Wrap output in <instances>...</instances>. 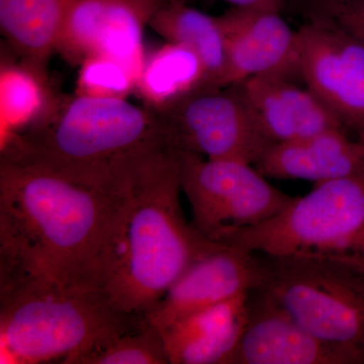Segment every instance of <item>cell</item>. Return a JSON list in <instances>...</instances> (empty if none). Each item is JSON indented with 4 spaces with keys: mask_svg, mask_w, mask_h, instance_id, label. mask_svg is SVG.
I'll use <instances>...</instances> for the list:
<instances>
[{
    "mask_svg": "<svg viewBox=\"0 0 364 364\" xmlns=\"http://www.w3.org/2000/svg\"><path fill=\"white\" fill-rule=\"evenodd\" d=\"M147 323L146 316L117 310L92 284L65 286L35 277L0 280L6 363L76 364L88 352Z\"/></svg>",
    "mask_w": 364,
    "mask_h": 364,
    "instance_id": "277c9868",
    "label": "cell"
},
{
    "mask_svg": "<svg viewBox=\"0 0 364 364\" xmlns=\"http://www.w3.org/2000/svg\"><path fill=\"white\" fill-rule=\"evenodd\" d=\"M16 57L2 53L0 64L1 144L49 123L65 100L55 92L46 67Z\"/></svg>",
    "mask_w": 364,
    "mask_h": 364,
    "instance_id": "e0dca14e",
    "label": "cell"
},
{
    "mask_svg": "<svg viewBox=\"0 0 364 364\" xmlns=\"http://www.w3.org/2000/svg\"><path fill=\"white\" fill-rule=\"evenodd\" d=\"M218 18L226 48L222 88L262 74L301 77L298 32L280 13L233 6Z\"/></svg>",
    "mask_w": 364,
    "mask_h": 364,
    "instance_id": "4fadbf2b",
    "label": "cell"
},
{
    "mask_svg": "<svg viewBox=\"0 0 364 364\" xmlns=\"http://www.w3.org/2000/svg\"><path fill=\"white\" fill-rule=\"evenodd\" d=\"M257 254L259 289L306 331L364 364V273L332 261Z\"/></svg>",
    "mask_w": 364,
    "mask_h": 364,
    "instance_id": "8992f818",
    "label": "cell"
},
{
    "mask_svg": "<svg viewBox=\"0 0 364 364\" xmlns=\"http://www.w3.org/2000/svg\"><path fill=\"white\" fill-rule=\"evenodd\" d=\"M76 364H169V359L161 332L148 321L88 352Z\"/></svg>",
    "mask_w": 364,
    "mask_h": 364,
    "instance_id": "44dd1931",
    "label": "cell"
},
{
    "mask_svg": "<svg viewBox=\"0 0 364 364\" xmlns=\"http://www.w3.org/2000/svg\"><path fill=\"white\" fill-rule=\"evenodd\" d=\"M272 144L289 142L324 132L344 130L308 87L280 74H262L237 83Z\"/></svg>",
    "mask_w": 364,
    "mask_h": 364,
    "instance_id": "5bb4252c",
    "label": "cell"
},
{
    "mask_svg": "<svg viewBox=\"0 0 364 364\" xmlns=\"http://www.w3.org/2000/svg\"><path fill=\"white\" fill-rule=\"evenodd\" d=\"M223 243L254 253L332 261L364 273V172L315 184L279 215Z\"/></svg>",
    "mask_w": 364,
    "mask_h": 364,
    "instance_id": "5b68a950",
    "label": "cell"
},
{
    "mask_svg": "<svg viewBox=\"0 0 364 364\" xmlns=\"http://www.w3.org/2000/svg\"><path fill=\"white\" fill-rule=\"evenodd\" d=\"M262 282L257 253L220 243L193 261L146 317L162 332L182 318L259 289Z\"/></svg>",
    "mask_w": 364,
    "mask_h": 364,
    "instance_id": "8fae6325",
    "label": "cell"
},
{
    "mask_svg": "<svg viewBox=\"0 0 364 364\" xmlns=\"http://www.w3.org/2000/svg\"><path fill=\"white\" fill-rule=\"evenodd\" d=\"M255 168L265 177L301 179L315 184L364 172V150L346 131L332 130L318 135L275 143Z\"/></svg>",
    "mask_w": 364,
    "mask_h": 364,
    "instance_id": "9a60e30c",
    "label": "cell"
},
{
    "mask_svg": "<svg viewBox=\"0 0 364 364\" xmlns=\"http://www.w3.org/2000/svg\"><path fill=\"white\" fill-rule=\"evenodd\" d=\"M78 67L75 88L78 97L127 100L135 93V74L116 59L91 54Z\"/></svg>",
    "mask_w": 364,
    "mask_h": 364,
    "instance_id": "7402d4cb",
    "label": "cell"
},
{
    "mask_svg": "<svg viewBox=\"0 0 364 364\" xmlns=\"http://www.w3.org/2000/svg\"><path fill=\"white\" fill-rule=\"evenodd\" d=\"M181 191L191 210L193 225L205 238L223 243L237 232L257 226L294 202L248 163L203 159L176 151Z\"/></svg>",
    "mask_w": 364,
    "mask_h": 364,
    "instance_id": "52a82bcc",
    "label": "cell"
},
{
    "mask_svg": "<svg viewBox=\"0 0 364 364\" xmlns=\"http://www.w3.org/2000/svg\"><path fill=\"white\" fill-rule=\"evenodd\" d=\"M306 21L336 26L364 45V0H289Z\"/></svg>",
    "mask_w": 364,
    "mask_h": 364,
    "instance_id": "603a6c76",
    "label": "cell"
},
{
    "mask_svg": "<svg viewBox=\"0 0 364 364\" xmlns=\"http://www.w3.org/2000/svg\"><path fill=\"white\" fill-rule=\"evenodd\" d=\"M358 142L361 144V146H363V148L364 150V135L358 136Z\"/></svg>",
    "mask_w": 364,
    "mask_h": 364,
    "instance_id": "d4e9b609",
    "label": "cell"
},
{
    "mask_svg": "<svg viewBox=\"0 0 364 364\" xmlns=\"http://www.w3.org/2000/svg\"><path fill=\"white\" fill-rule=\"evenodd\" d=\"M116 196L0 159V279L98 287V249Z\"/></svg>",
    "mask_w": 364,
    "mask_h": 364,
    "instance_id": "7a4b0ae2",
    "label": "cell"
},
{
    "mask_svg": "<svg viewBox=\"0 0 364 364\" xmlns=\"http://www.w3.org/2000/svg\"><path fill=\"white\" fill-rule=\"evenodd\" d=\"M229 364H356L314 336L262 289L247 294V321Z\"/></svg>",
    "mask_w": 364,
    "mask_h": 364,
    "instance_id": "7c38bea8",
    "label": "cell"
},
{
    "mask_svg": "<svg viewBox=\"0 0 364 364\" xmlns=\"http://www.w3.org/2000/svg\"><path fill=\"white\" fill-rule=\"evenodd\" d=\"M167 0H78L69 11L57 45L67 63L79 66L91 54L116 59L138 79L146 54L143 37Z\"/></svg>",
    "mask_w": 364,
    "mask_h": 364,
    "instance_id": "30bf717a",
    "label": "cell"
},
{
    "mask_svg": "<svg viewBox=\"0 0 364 364\" xmlns=\"http://www.w3.org/2000/svg\"><path fill=\"white\" fill-rule=\"evenodd\" d=\"M157 114L174 151L255 164L273 145L236 85L196 91Z\"/></svg>",
    "mask_w": 364,
    "mask_h": 364,
    "instance_id": "ba28073f",
    "label": "cell"
},
{
    "mask_svg": "<svg viewBox=\"0 0 364 364\" xmlns=\"http://www.w3.org/2000/svg\"><path fill=\"white\" fill-rule=\"evenodd\" d=\"M174 155L156 112L127 100L74 95L49 123L2 143L0 159L121 196Z\"/></svg>",
    "mask_w": 364,
    "mask_h": 364,
    "instance_id": "6da1fadb",
    "label": "cell"
},
{
    "mask_svg": "<svg viewBox=\"0 0 364 364\" xmlns=\"http://www.w3.org/2000/svg\"><path fill=\"white\" fill-rule=\"evenodd\" d=\"M200 90H207V78L198 55L186 46L166 42L146 54L135 95L144 107L159 114Z\"/></svg>",
    "mask_w": 364,
    "mask_h": 364,
    "instance_id": "d6986e66",
    "label": "cell"
},
{
    "mask_svg": "<svg viewBox=\"0 0 364 364\" xmlns=\"http://www.w3.org/2000/svg\"><path fill=\"white\" fill-rule=\"evenodd\" d=\"M149 26L166 42L186 46L198 55L205 68L207 90L222 88L226 48L218 16L203 14L184 0H167Z\"/></svg>",
    "mask_w": 364,
    "mask_h": 364,
    "instance_id": "ffe728a7",
    "label": "cell"
},
{
    "mask_svg": "<svg viewBox=\"0 0 364 364\" xmlns=\"http://www.w3.org/2000/svg\"><path fill=\"white\" fill-rule=\"evenodd\" d=\"M176 157L147 181L117 196L97 260V282L117 310L147 316L176 279L220 242L186 221Z\"/></svg>",
    "mask_w": 364,
    "mask_h": 364,
    "instance_id": "3957f363",
    "label": "cell"
},
{
    "mask_svg": "<svg viewBox=\"0 0 364 364\" xmlns=\"http://www.w3.org/2000/svg\"><path fill=\"white\" fill-rule=\"evenodd\" d=\"M247 294L193 314L163 330L169 364H229L247 321Z\"/></svg>",
    "mask_w": 364,
    "mask_h": 364,
    "instance_id": "2e32d148",
    "label": "cell"
},
{
    "mask_svg": "<svg viewBox=\"0 0 364 364\" xmlns=\"http://www.w3.org/2000/svg\"><path fill=\"white\" fill-rule=\"evenodd\" d=\"M298 43L299 74L306 87L346 130L364 135L363 43L322 21H306Z\"/></svg>",
    "mask_w": 364,
    "mask_h": 364,
    "instance_id": "9c48e42d",
    "label": "cell"
},
{
    "mask_svg": "<svg viewBox=\"0 0 364 364\" xmlns=\"http://www.w3.org/2000/svg\"><path fill=\"white\" fill-rule=\"evenodd\" d=\"M235 7L262 9V11H280L289 6V0H222Z\"/></svg>",
    "mask_w": 364,
    "mask_h": 364,
    "instance_id": "cb8c5ba5",
    "label": "cell"
},
{
    "mask_svg": "<svg viewBox=\"0 0 364 364\" xmlns=\"http://www.w3.org/2000/svg\"><path fill=\"white\" fill-rule=\"evenodd\" d=\"M78 0H0V28L13 53L46 67Z\"/></svg>",
    "mask_w": 364,
    "mask_h": 364,
    "instance_id": "ac0fdd59",
    "label": "cell"
}]
</instances>
